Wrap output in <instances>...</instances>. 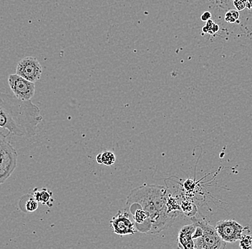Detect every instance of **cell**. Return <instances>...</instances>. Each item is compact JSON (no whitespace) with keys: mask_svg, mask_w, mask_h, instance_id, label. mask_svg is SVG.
<instances>
[{"mask_svg":"<svg viewBox=\"0 0 252 249\" xmlns=\"http://www.w3.org/2000/svg\"><path fill=\"white\" fill-rule=\"evenodd\" d=\"M116 156L110 151H105V152L100 153L96 157L97 163L107 165V166L113 165L116 162Z\"/></svg>","mask_w":252,"mask_h":249,"instance_id":"13","label":"cell"},{"mask_svg":"<svg viewBox=\"0 0 252 249\" xmlns=\"http://www.w3.org/2000/svg\"><path fill=\"white\" fill-rule=\"evenodd\" d=\"M203 33H208V34L214 35L220 31V26L216 24L212 20H208L206 24L202 28Z\"/></svg>","mask_w":252,"mask_h":249,"instance_id":"14","label":"cell"},{"mask_svg":"<svg viewBox=\"0 0 252 249\" xmlns=\"http://www.w3.org/2000/svg\"><path fill=\"white\" fill-rule=\"evenodd\" d=\"M42 121L40 109L31 100L0 92V129L8 131L6 136H34Z\"/></svg>","mask_w":252,"mask_h":249,"instance_id":"1","label":"cell"},{"mask_svg":"<svg viewBox=\"0 0 252 249\" xmlns=\"http://www.w3.org/2000/svg\"><path fill=\"white\" fill-rule=\"evenodd\" d=\"M196 225L192 223L184 225L179 231L178 236V247L183 249H195L194 240L193 239V233L194 232Z\"/></svg>","mask_w":252,"mask_h":249,"instance_id":"9","label":"cell"},{"mask_svg":"<svg viewBox=\"0 0 252 249\" xmlns=\"http://www.w3.org/2000/svg\"><path fill=\"white\" fill-rule=\"evenodd\" d=\"M239 247L242 249H252V234L242 235L239 239Z\"/></svg>","mask_w":252,"mask_h":249,"instance_id":"15","label":"cell"},{"mask_svg":"<svg viewBox=\"0 0 252 249\" xmlns=\"http://www.w3.org/2000/svg\"><path fill=\"white\" fill-rule=\"evenodd\" d=\"M211 18H212V13L208 11L204 12L201 16V21L203 22H207L208 20H211Z\"/></svg>","mask_w":252,"mask_h":249,"instance_id":"18","label":"cell"},{"mask_svg":"<svg viewBox=\"0 0 252 249\" xmlns=\"http://www.w3.org/2000/svg\"><path fill=\"white\" fill-rule=\"evenodd\" d=\"M181 209L187 216L191 217L195 216L197 213L196 206L190 200L184 198L180 203Z\"/></svg>","mask_w":252,"mask_h":249,"instance_id":"12","label":"cell"},{"mask_svg":"<svg viewBox=\"0 0 252 249\" xmlns=\"http://www.w3.org/2000/svg\"><path fill=\"white\" fill-rule=\"evenodd\" d=\"M234 7L238 11H242L247 7V0H232Z\"/></svg>","mask_w":252,"mask_h":249,"instance_id":"17","label":"cell"},{"mask_svg":"<svg viewBox=\"0 0 252 249\" xmlns=\"http://www.w3.org/2000/svg\"><path fill=\"white\" fill-rule=\"evenodd\" d=\"M20 209L25 213H33L38 209L39 203L36 201L32 195H24L19 203Z\"/></svg>","mask_w":252,"mask_h":249,"instance_id":"11","label":"cell"},{"mask_svg":"<svg viewBox=\"0 0 252 249\" xmlns=\"http://www.w3.org/2000/svg\"><path fill=\"white\" fill-rule=\"evenodd\" d=\"M8 83L11 91L17 99L23 101H29L34 97L35 83L25 79L17 73L9 75Z\"/></svg>","mask_w":252,"mask_h":249,"instance_id":"6","label":"cell"},{"mask_svg":"<svg viewBox=\"0 0 252 249\" xmlns=\"http://www.w3.org/2000/svg\"><path fill=\"white\" fill-rule=\"evenodd\" d=\"M32 195L36 201L42 206H47L50 208L53 206V193L48 189L45 187L34 189Z\"/></svg>","mask_w":252,"mask_h":249,"instance_id":"10","label":"cell"},{"mask_svg":"<svg viewBox=\"0 0 252 249\" xmlns=\"http://www.w3.org/2000/svg\"><path fill=\"white\" fill-rule=\"evenodd\" d=\"M0 130V185L12 176L17 165V153Z\"/></svg>","mask_w":252,"mask_h":249,"instance_id":"3","label":"cell"},{"mask_svg":"<svg viewBox=\"0 0 252 249\" xmlns=\"http://www.w3.org/2000/svg\"><path fill=\"white\" fill-rule=\"evenodd\" d=\"M215 228L220 239L226 243L239 241L246 230H249V227H244L234 220H220Z\"/></svg>","mask_w":252,"mask_h":249,"instance_id":"5","label":"cell"},{"mask_svg":"<svg viewBox=\"0 0 252 249\" xmlns=\"http://www.w3.org/2000/svg\"><path fill=\"white\" fill-rule=\"evenodd\" d=\"M110 225L113 233L121 237L135 234L137 231L133 219L126 210L118 211L116 215L110 220Z\"/></svg>","mask_w":252,"mask_h":249,"instance_id":"8","label":"cell"},{"mask_svg":"<svg viewBox=\"0 0 252 249\" xmlns=\"http://www.w3.org/2000/svg\"><path fill=\"white\" fill-rule=\"evenodd\" d=\"M190 218L193 223L199 225L203 230L202 236L194 240L195 249H222L226 247V242L220 239L215 227L209 224L204 219L197 217L196 215Z\"/></svg>","mask_w":252,"mask_h":249,"instance_id":"4","label":"cell"},{"mask_svg":"<svg viewBox=\"0 0 252 249\" xmlns=\"http://www.w3.org/2000/svg\"><path fill=\"white\" fill-rule=\"evenodd\" d=\"M167 195L168 189L163 186L141 185L131 190L126 207L134 206L141 209L149 218L150 234H156L171 226L176 220L167 210Z\"/></svg>","mask_w":252,"mask_h":249,"instance_id":"2","label":"cell"},{"mask_svg":"<svg viewBox=\"0 0 252 249\" xmlns=\"http://www.w3.org/2000/svg\"><path fill=\"white\" fill-rule=\"evenodd\" d=\"M16 73L29 81L35 83L40 79L42 67L34 57H26L17 63Z\"/></svg>","mask_w":252,"mask_h":249,"instance_id":"7","label":"cell"},{"mask_svg":"<svg viewBox=\"0 0 252 249\" xmlns=\"http://www.w3.org/2000/svg\"><path fill=\"white\" fill-rule=\"evenodd\" d=\"M239 18V12L236 9H230L225 15V21L228 23H234Z\"/></svg>","mask_w":252,"mask_h":249,"instance_id":"16","label":"cell"}]
</instances>
